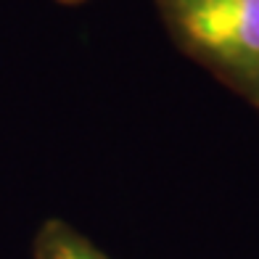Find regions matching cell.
<instances>
[{
  "mask_svg": "<svg viewBox=\"0 0 259 259\" xmlns=\"http://www.w3.org/2000/svg\"><path fill=\"white\" fill-rule=\"evenodd\" d=\"M32 259H111L64 220H45L32 241Z\"/></svg>",
  "mask_w": 259,
  "mask_h": 259,
  "instance_id": "2",
  "label": "cell"
},
{
  "mask_svg": "<svg viewBox=\"0 0 259 259\" xmlns=\"http://www.w3.org/2000/svg\"><path fill=\"white\" fill-rule=\"evenodd\" d=\"M178 40L259 103V0H159Z\"/></svg>",
  "mask_w": 259,
  "mask_h": 259,
  "instance_id": "1",
  "label": "cell"
},
{
  "mask_svg": "<svg viewBox=\"0 0 259 259\" xmlns=\"http://www.w3.org/2000/svg\"><path fill=\"white\" fill-rule=\"evenodd\" d=\"M58 3H64V6H77V3H85V0H58Z\"/></svg>",
  "mask_w": 259,
  "mask_h": 259,
  "instance_id": "3",
  "label": "cell"
}]
</instances>
